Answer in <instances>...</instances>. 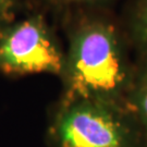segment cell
I'll return each instance as SVG.
<instances>
[{"instance_id":"obj_1","label":"cell","mask_w":147,"mask_h":147,"mask_svg":"<svg viewBox=\"0 0 147 147\" xmlns=\"http://www.w3.org/2000/svg\"><path fill=\"white\" fill-rule=\"evenodd\" d=\"M63 99H93L122 105L131 76L115 30L89 22L75 32L64 57ZM123 106V105H122Z\"/></svg>"},{"instance_id":"obj_2","label":"cell","mask_w":147,"mask_h":147,"mask_svg":"<svg viewBox=\"0 0 147 147\" xmlns=\"http://www.w3.org/2000/svg\"><path fill=\"white\" fill-rule=\"evenodd\" d=\"M53 147H134L131 122L122 105L63 99L49 130Z\"/></svg>"},{"instance_id":"obj_3","label":"cell","mask_w":147,"mask_h":147,"mask_svg":"<svg viewBox=\"0 0 147 147\" xmlns=\"http://www.w3.org/2000/svg\"><path fill=\"white\" fill-rule=\"evenodd\" d=\"M64 56L40 16L0 28V71L5 74H61Z\"/></svg>"},{"instance_id":"obj_4","label":"cell","mask_w":147,"mask_h":147,"mask_svg":"<svg viewBox=\"0 0 147 147\" xmlns=\"http://www.w3.org/2000/svg\"><path fill=\"white\" fill-rule=\"evenodd\" d=\"M129 104L140 119L147 134V71L130 90Z\"/></svg>"},{"instance_id":"obj_5","label":"cell","mask_w":147,"mask_h":147,"mask_svg":"<svg viewBox=\"0 0 147 147\" xmlns=\"http://www.w3.org/2000/svg\"><path fill=\"white\" fill-rule=\"evenodd\" d=\"M134 32L138 44L147 53V0H142L138 7L134 22Z\"/></svg>"},{"instance_id":"obj_6","label":"cell","mask_w":147,"mask_h":147,"mask_svg":"<svg viewBox=\"0 0 147 147\" xmlns=\"http://www.w3.org/2000/svg\"><path fill=\"white\" fill-rule=\"evenodd\" d=\"M18 0H0V19L2 21H9L12 10L14 9Z\"/></svg>"},{"instance_id":"obj_7","label":"cell","mask_w":147,"mask_h":147,"mask_svg":"<svg viewBox=\"0 0 147 147\" xmlns=\"http://www.w3.org/2000/svg\"><path fill=\"white\" fill-rule=\"evenodd\" d=\"M63 2H70V3H74V2H93V1H98V0H61Z\"/></svg>"},{"instance_id":"obj_8","label":"cell","mask_w":147,"mask_h":147,"mask_svg":"<svg viewBox=\"0 0 147 147\" xmlns=\"http://www.w3.org/2000/svg\"><path fill=\"white\" fill-rule=\"evenodd\" d=\"M3 25H5V22H3L2 20H1V19H0V28L3 26Z\"/></svg>"}]
</instances>
